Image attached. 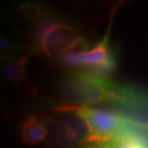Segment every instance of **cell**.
I'll use <instances>...</instances> for the list:
<instances>
[{"label": "cell", "instance_id": "obj_10", "mask_svg": "<svg viewBox=\"0 0 148 148\" xmlns=\"http://www.w3.org/2000/svg\"><path fill=\"white\" fill-rule=\"evenodd\" d=\"M0 83H1V80H0Z\"/></svg>", "mask_w": 148, "mask_h": 148}, {"label": "cell", "instance_id": "obj_7", "mask_svg": "<svg viewBox=\"0 0 148 148\" xmlns=\"http://www.w3.org/2000/svg\"><path fill=\"white\" fill-rule=\"evenodd\" d=\"M27 63L29 56H10L0 64L3 77L14 85L22 84L27 78Z\"/></svg>", "mask_w": 148, "mask_h": 148}, {"label": "cell", "instance_id": "obj_3", "mask_svg": "<svg viewBox=\"0 0 148 148\" xmlns=\"http://www.w3.org/2000/svg\"><path fill=\"white\" fill-rule=\"evenodd\" d=\"M48 122L49 147H69L80 143H95L89 127L79 114L71 106H58L52 114H46Z\"/></svg>", "mask_w": 148, "mask_h": 148}, {"label": "cell", "instance_id": "obj_9", "mask_svg": "<svg viewBox=\"0 0 148 148\" xmlns=\"http://www.w3.org/2000/svg\"><path fill=\"white\" fill-rule=\"evenodd\" d=\"M0 106H1V100H0Z\"/></svg>", "mask_w": 148, "mask_h": 148}, {"label": "cell", "instance_id": "obj_1", "mask_svg": "<svg viewBox=\"0 0 148 148\" xmlns=\"http://www.w3.org/2000/svg\"><path fill=\"white\" fill-rule=\"evenodd\" d=\"M130 86H122L83 71L66 74L57 84V96L62 106H90L99 103H121Z\"/></svg>", "mask_w": 148, "mask_h": 148}, {"label": "cell", "instance_id": "obj_6", "mask_svg": "<svg viewBox=\"0 0 148 148\" xmlns=\"http://www.w3.org/2000/svg\"><path fill=\"white\" fill-rule=\"evenodd\" d=\"M20 138L25 145H40L47 141L48 122L46 114H31L20 125Z\"/></svg>", "mask_w": 148, "mask_h": 148}, {"label": "cell", "instance_id": "obj_2", "mask_svg": "<svg viewBox=\"0 0 148 148\" xmlns=\"http://www.w3.org/2000/svg\"><path fill=\"white\" fill-rule=\"evenodd\" d=\"M34 46L49 58L61 59L73 52L88 49V42L73 26L46 16L36 25Z\"/></svg>", "mask_w": 148, "mask_h": 148}, {"label": "cell", "instance_id": "obj_8", "mask_svg": "<svg viewBox=\"0 0 148 148\" xmlns=\"http://www.w3.org/2000/svg\"><path fill=\"white\" fill-rule=\"evenodd\" d=\"M18 48H20V46L16 42L6 38L4 35L0 34V53H10L11 54V52L17 51Z\"/></svg>", "mask_w": 148, "mask_h": 148}, {"label": "cell", "instance_id": "obj_4", "mask_svg": "<svg viewBox=\"0 0 148 148\" xmlns=\"http://www.w3.org/2000/svg\"><path fill=\"white\" fill-rule=\"evenodd\" d=\"M59 63L108 80L116 68V58L110 47L109 35H106L95 47L64 56L59 59Z\"/></svg>", "mask_w": 148, "mask_h": 148}, {"label": "cell", "instance_id": "obj_5", "mask_svg": "<svg viewBox=\"0 0 148 148\" xmlns=\"http://www.w3.org/2000/svg\"><path fill=\"white\" fill-rule=\"evenodd\" d=\"M84 119L95 143L110 145L123 136L127 120L117 111L109 109H96L91 106H71Z\"/></svg>", "mask_w": 148, "mask_h": 148}]
</instances>
